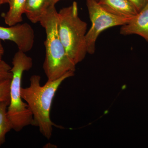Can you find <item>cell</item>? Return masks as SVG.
Returning <instances> with one entry per match:
<instances>
[{"instance_id": "6da1fadb", "label": "cell", "mask_w": 148, "mask_h": 148, "mask_svg": "<svg viewBox=\"0 0 148 148\" xmlns=\"http://www.w3.org/2000/svg\"><path fill=\"white\" fill-rule=\"evenodd\" d=\"M73 72H69L53 81H49L42 86L41 77L32 75L30 85L21 87V98L26 102L33 116L32 125L38 127L42 135L48 140L51 137L53 127L62 128L51 121L50 110L56 93L61 83L66 79L73 76Z\"/></svg>"}, {"instance_id": "7a4b0ae2", "label": "cell", "mask_w": 148, "mask_h": 148, "mask_svg": "<svg viewBox=\"0 0 148 148\" xmlns=\"http://www.w3.org/2000/svg\"><path fill=\"white\" fill-rule=\"evenodd\" d=\"M45 29V56L43 69L47 81H53L69 72H75L76 64L66 52L59 35L58 12L50 7L40 21Z\"/></svg>"}, {"instance_id": "3957f363", "label": "cell", "mask_w": 148, "mask_h": 148, "mask_svg": "<svg viewBox=\"0 0 148 148\" xmlns=\"http://www.w3.org/2000/svg\"><path fill=\"white\" fill-rule=\"evenodd\" d=\"M58 32L68 55L76 65L88 53L86 36L87 24L80 18L77 4L64 8L58 12Z\"/></svg>"}, {"instance_id": "277c9868", "label": "cell", "mask_w": 148, "mask_h": 148, "mask_svg": "<svg viewBox=\"0 0 148 148\" xmlns=\"http://www.w3.org/2000/svg\"><path fill=\"white\" fill-rule=\"evenodd\" d=\"M11 71L12 78L10 88V102L8 108V115L12 125V129L19 132L24 127L32 125L33 116L27 103L21 98V79L24 72L32 68V58L26 53L18 50L12 61Z\"/></svg>"}, {"instance_id": "5b68a950", "label": "cell", "mask_w": 148, "mask_h": 148, "mask_svg": "<svg viewBox=\"0 0 148 148\" xmlns=\"http://www.w3.org/2000/svg\"><path fill=\"white\" fill-rule=\"evenodd\" d=\"M91 27L86 36L88 53H95L97 38L103 31L112 27L123 26L131 18L112 14L103 8L97 0H86Z\"/></svg>"}, {"instance_id": "8992f818", "label": "cell", "mask_w": 148, "mask_h": 148, "mask_svg": "<svg viewBox=\"0 0 148 148\" xmlns=\"http://www.w3.org/2000/svg\"><path fill=\"white\" fill-rule=\"evenodd\" d=\"M9 27H0V40L13 42L18 50L26 53L32 50L34 43V32L28 23H20Z\"/></svg>"}, {"instance_id": "52a82bcc", "label": "cell", "mask_w": 148, "mask_h": 148, "mask_svg": "<svg viewBox=\"0 0 148 148\" xmlns=\"http://www.w3.org/2000/svg\"><path fill=\"white\" fill-rule=\"evenodd\" d=\"M120 34L138 35L148 42V3L127 24L122 26Z\"/></svg>"}, {"instance_id": "ba28073f", "label": "cell", "mask_w": 148, "mask_h": 148, "mask_svg": "<svg viewBox=\"0 0 148 148\" xmlns=\"http://www.w3.org/2000/svg\"><path fill=\"white\" fill-rule=\"evenodd\" d=\"M98 1L103 8L116 16L132 18L138 12L129 0H98Z\"/></svg>"}, {"instance_id": "9c48e42d", "label": "cell", "mask_w": 148, "mask_h": 148, "mask_svg": "<svg viewBox=\"0 0 148 148\" xmlns=\"http://www.w3.org/2000/svg\"><path fill=\"white\" fill-rule=\"evenodd\" d=\"M53 5L51 0H27L24 14L32 23L40 22L42 17L50 7Z\"/></svg>"}, {"instance_id": "30bf717a", "label": "cell", "mask_w": 148, "mask_h": 148, "mask_svg": "<svg viewBox=\"0 0 148 148\" xmlns=\"http://www.w3.org/2000/svg\"><path fill=\"white\" fill-rule=\"evenodd\" d=\"M27 0H10L9 9L4 18L5 24L12 26L22 22V15L24 14V8Z\"/></svg>"}, {"instance_id": "8fae6325", "label": "cell", "mask_w": 148, "mask_h": 148, "mask_svg": "<svg viewBox=\"0 0 148 148\" xmlns=\"http://www.w3.org/2000/svg\"><path fill=\"white\" fill-rule=\"evenodd\" d=\"M10 101L0 103V147L5 141L6 135L12 129V125L8 115Z\"/></svg>"}, {"instance_id": "7c38bea8", "label": "cell", "mask_w": 148, "mask_h": 148, "mask_svg": "<svg viewBox=\"0 0 148 148\" xmlns=\"http://www.w3.org/2000/svg\"><path fill=\"white\" fill-rule=\"evenodd\" d=\"M11 68L5 61L0 60V83L7 80L12 79V73L11 71Z\"/></svg>"}, {"instance_id": "4fadbf2b", "label": "cell", "mask_w": 148, "mask_h": 148, "mask_svg": "<svg viewBox=\"0 0 148 148\" xmlns=\"http://www.w3.org/2000/svg\"><path fill=\"white\" fill-rule=\"evenodd\" d=\"M12 79L7 80L0 83V103L10 102V88Z\"/></svg>"}, {"instance_id": "5bb4252c", "label": "cell", "mask_w": 148, "mask_h": 148, "mask_svg": "<svg viewBox=\"0 0 148 148\" xmlns=\"http://www.w3.org/2000/svg\"><path fill=\"white\" fill-rule=\"evenodd\" d=\"M138 11L143 9L148 3V0H129Z\"/></svg>"}, {"instance_id": "9a60e30c", "label": "cell", "mask_w": 148, "mask_h": 148, "mask_svg": "<svg viewBox=\"0 0 148 148\" xmlns=\"http://www.w3.org/2000/svg\"><path fill=\"white\" fill-rule=\"evenodd\" d=\"M4 53V49L0 40V60H2L3 56Z\"/></svg>"}, {"instance_id": "2e32d148", "label": "cell", "mask_w": 148, "mask_h": 148, "mask_svg": "<svg viewBox=\"0 0 148 148\" xmlns=\"http://www.w3.org/2000/svg\"><path fill=\"white\" fill-rule=\"evenodd\" d=\"M60 1H61V0H51V2H52L53 5H55L56 4Z\"/></svg>"}, {"instance_id": "e0dca14e", "label": "cell", "mask_w": 148, "mask_h": 148, "mask_svg": "<svg viewBox=\"0 0 148 148\" xmlns=\"http://www.w3.org/2000/svg\"><path fill=\"white\" fill-rule=\"evenodd\" d=\"M4 4V0H0V6L2 4Z\"/></svg>"}, {"instance_id": "ac0fdd59", "label": "cell", "mask_w": 148, "mask_h": 148, "mask_svg": "<svg viewBox=\"0 0 148 148\" xmlns=\"http://www.w3.org/2000/svg\"><path fill=\"white\" fill-rule=\"evenodd\" d=\"M10 0H4V3H8L9 2Z\"/></svg>"}, {"instance_id": "d6986e66", "label": "cell", "mask_w": 148, "mask_h": 148, "mask_svg": "<svg viewBox=\"0 0 148 148\" xmlns=\"http://www.w3.org/2000/svg\"><path fill=\"white\" fill-rule=\"evenodd\" d=\"M97 1H98V0H97Z\"/></svg>"}]
</instances>
